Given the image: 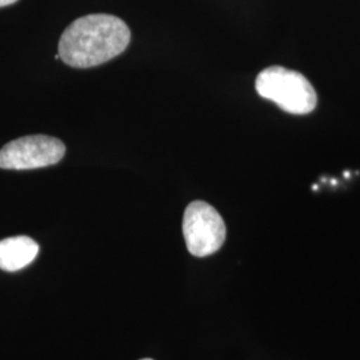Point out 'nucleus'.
<instances>
[{
	"mask_svg": "<svg viewBox=\"0 0 360 360\" xmlns=\"http://www.w3.org/2000/svg\"><path fill=\"white\" fill-rule=\"evenodd\" d=\"M183 235L193 257H210L226 242L227 229L218 211L203 200L190 203L183 217Z\"/></svg>",
	"mask_w": 360,
	"mask_h": 360,
	"instance_id": "obj_3",
	"label": "nucleus"
},
{
	"mask_svg": "<svg viewBox=\"0 0 360 360\" xmlns=\"http://www.w3.org/2000/svg\"><path fill=\"white\" fill-rule=\"evenodd\" d=\"M39 245L28 236L0 240V270L15 272L31 264L38 257Z\"/></svg>",
	"mask_w": 360,
	"mask_h": 360,
	"instance_id": "obj_5",
	"label": "nucleus"
},
{
	"mask_svg": "<svg viewBox=\"0 0 360 360\" xmlns=\"http://www.w3.org/2000/svg\"><path fill=\"white\" fill-rule=\"evenodd\" d=\"M141 360H154V359H148V358H146V359H141Z\"/></svg>",
	"mask_w": 360,
	"mask_h": 360,
	"instance_id": "obj_7",
	"label": "nucleus"
},
{
	"mask_svg": "<svg viewBox=\"0 0 360 360\" xmlns=\"http://www.w3.org/2000/svg\"><path fill=\"white\" fill-rule=\"evenodd\" d=\"M18 0H0V7H6V6H11L13 3H16Z\"/></svg>",
	"mask_w": 360,
	"mask_h": 360,
	"instance_id": "obj_6",
	"label": "nucleus"
},
{
	"mask_svg": "<svg viewBox=\"0 0 360 360\" xmlns=\"http://www.w3.org/2000/svg\"><path fill=\"white\" fill-rule=\"evenodd\" d=\"M129 28L108 13H91L77 19L62 34L58 53L65 65L90 68L114 59L127 49Z\"/></svg>",
	"mask_w": 360,
	"mask_h": 360,
	"instance_id": "obj_1",
	"label": "nucleus"
},
{
	"mask_svg": "<svg viewBox=\"0 0 360 360\" xmlns=\"http://www.w3.org/2000/svg\"><path fill=\"white\" fill-rule=\"evenodd\" d=\"M65 154V143L47 135H30L7 143L0 150V168L35 169L59 163Z\"/></svg>",
	"mask_w": 360,
	"mask_h": 360,
	"instance_id": "obj_4",
	"label": "nucleus"
},
{
	"mask_svg": "<svg viewBox=\"0 0 360 360\" xmlns=\"http://www.w3.org/2000/svg\"><path fill=\"white\" fill-rule=\"evenodd\" d=\"M257 94L294 115H306L315 110L318 96L302 74L281 65L263 70L255 82Z\"/></svg>",
	"mask_w": 360,
	"mask_h": 360,
	"instance_id": "obj_2",
	"label": "nucleus"
}]
</instances>
